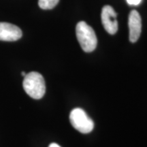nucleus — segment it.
<instances>
[{
	"instance_id": "1",
	"label": "nucleus",
	"mask_w": 147,
	"mask_h": 147,
	"mask_svg": "<svg viewBox=\"0 0 147 147\" xmlns=\"http://www.w3.org/2000/svg\"><path fill=\"white\" fill-rule=\"evenodd\" d=\"M23 89L29 96L35 100L43 97L46 92L45 79L40 73L31 71L24 77Z\"/></svg>"
},
{
	"instance_id": "2",
	"label": "nucleus",
	"mask_w": 147,
	"mask_h": 147,
	"mask_svg": "<svg viewBox=\"0 0 147 147\" xmlns=\"http://www.w3.org/2000/svg\"><path fill=\"white\" fill-rule=\"evenodd\" d=\"M76 37L80 47L84 52L91 53L95 49L97 39L93 28L84 21L77 24L76 28Z\"/></svg>"
},
{
	"instance_id": "3",
	"label": "nucleus",
	"mask_w": 147,
	"mask_h": 147,
	"mask_svg": "<svg viewBox=\"0 0 147 147\" xmlns=\"http://www.w3.org/2000/svg\"><path fill=\"white\" fill-rule=\"evenodd\" d=\"M69 121L74 127L82 134H89L94 128V123L84 110L76 108L69 114Z\"/></svg>"
},
{
	"instance_id": "4",
	"label": "nucleus",
	"mask_w": 147,
	"mask_h": 147,
	"mask_svg": "<svg viewBox=\"0 0 147 147\" xmlns=\"http://www.w3.org/2000/svg\"><path fill=\"white\" fill-rule=\"evenodd\" d=\"M102 22L104 29L108 34L114 35L118 30V22L117 21V13L113 7L105 5L102 8Z\"/></svg>"
},
{
	"instance_id": "5",
	"label": "nucleus",
	"mask_w": 147,
	"mask_h": 147,
	"mask_svg": "<svg viewBox=\"0 0 147 147\" xmlns=\"http://www.w3.org/2000/svg\"><path fill=\"white\" fill-rule=\"evenodd\" d=\"M23 36L19 27L13 24L0 22V40L14 42L19 40Z\"/></svg>"
},
{
	"instance_id": "6",
	"label": "nucleus",
	"mask_w": 147,
	"mask_h": 147,
	"mask_svg": "<svg viewBox=\"0 0 147 147\" xmlns=\"http://www.w3.org/2000/svg\"><path fill=\"white\" fill-rule=\"evenodd\" d=\"M129 29V40L131 42H137L142 32V20L136 10H132L129 15L128 21Z\"/></svg>"
},
{
	"instance_id": "7",
	"label": "nucleus",
	"mask_w": 147,
	"mask_h": 147,
	"mask_svg": "<svg viewBox=\"0 0 147 147\" xmlns=\"http://www.w3.org/2000/svg\"><path fill=\"white\" fill-rule=\"evenodd\" d=\"M59 1V0H38V5L43 10H51L57 5Z\"/></svg>"
},
{
	"instance_id": "8",
	"label": "nucleus",
	"mask_w": 147,
	"mask_h": 147,
	"mask_svg": "<svg viewBox=\"0 0 147 147\" xmlns=\"http://www.w3.org/2000/svg\"><path fill=\"white\" fill-rule=\"evenodd\" d=\"M129 5H138L140 3L142 0H126Z\"/></svg>"
},
{
	"instance_id": "9",
	"label": "nucleus",
	"mask_w": 147,
	"mask_h": 147,
	"mask_svg": "<svg viewBox=\"0 0 147 147\" xmlns=\"http://www.w3.org/2000/svg\"><path fill=\"white\" fill-rule=\"evenodd\" d=\"M49 147H61L59 145L57 144V143H51V144L49 145Z\"/></svg>"
},
{
	"instance_id": "10",
	"label": "nucleus",
	"mask_w": 147,
	"mask_h": 147,
	"mask_svg": "<svg viewBox=\"0 0 147 147\" xmlns=\"http://www.w3.org/2000/svg\"><path fill=\"white\" fill-rule=\"evenodd\" d=\"M26 74H25V71H23V72L21 73V75H22V76H23L24 77H25V76H26Z\"/></svg>"
}]
</instances>
